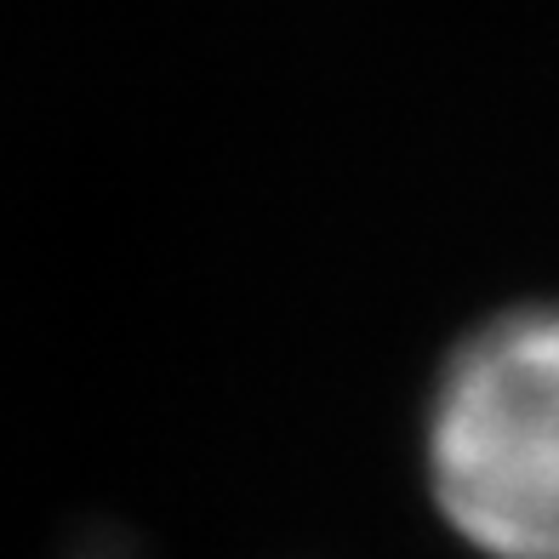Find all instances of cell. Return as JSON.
I'll return each instance as SVG.
<instances>
[{
	"instance_id": "6da1fadb",
	"label": "cell",
	"mask_w": 559,
	"mask_h": 559,
	"mask_svg": "<svg viewBox=\"0 0 559 559\" xmlns=\"http://www.w3.org/2000/svg\"><path fill=\"white\" fill-rule=\"evenodd\" d=\"M428 474L456 537L491 559H559V309L456 348L428 417Z\"/></svg>"
}]
</instances>
